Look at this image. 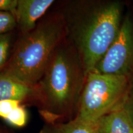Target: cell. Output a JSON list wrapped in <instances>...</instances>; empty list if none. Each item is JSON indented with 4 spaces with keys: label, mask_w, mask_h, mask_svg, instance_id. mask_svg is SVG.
Listing matches in <instances>:
<instances>
[{
    "label": "cell",
    "mask_w": 133,
    "mask_h": 133,
    "mask_svg": "<svg viewBox=\"0 0 133 133\" xmlns=\"http://www.w3.org/2000/svg\"><path fill=\"white\" fill-rule=\"evenodd\" d=\"M124 3L118 0L70 1L60 11L66 37L80 56L86 74L94 70L120 28Z\"/></svg>",
    "instance_id": "cell-1"
},
{
    "label": "cell",
    "mask_w": 133,
    "mask_h": 133,
    "mask_svg": "<svg viewBox=\"0 0 133 133\" xmlns=\"http://www.w3.org/2000/svg\"><path fill=\"white\" fill-rule=\"evenodd\" d=\"M86 75L77 50L66 36L51 55L34 94L55 119L77 114Z\"/></svg>",
    "instance_id": "cell-2"
},
{
    "label": "cell",
    "mask_w": 133,
    "mask_h": 133,
    "mask_svg": "<svg viewBox=\"0 0 133 133\" xmlns=\"http://www.w3.org/2000/svg\"><path fill=\"white\" fill-rule=\"evenodd\" d=\"M66 36L62 14H51L24 34L0 73L35 87L44 74L51 55Z\"/></svg>",
    "instance_id": "cell-3"
},
{
    "label": "cell",
    "mask_w": 133,
    "mask_h": 133,
    "mask_svg": "<svg viewBox=\"0 0 133 133\" xmlns=\"http://www.w3.org/2000/svg\"><path fill=\"white\" fill-rule=\"evenodd\" d=\"M129 79L92 71L86 75L76 117L96 123L121 104Z\"/></svg>",
    "instance_id": "cell-4"
},
{
    "label": "cell",
    "mask_w": 133,
    "mask_h": 133,
    "mask_svg": "<svg viewBox=\"0 0 133 133\" xmlns=\"http://www.w3.org/2000/svg\"><path fill=\"white\" fill-rule=\"evenodd\" d=\"M93 71L128 79L133 75V12L124 14L115 38Z\"/></svg>",
    "instance_id": "cell-5"
},
{
    "label": "cell",
    "mask_w": 133,
    "mask_h": 133,
    "mask_svg": "<svg viewBox=\"0 0 133 133\" xmlns=\"http://www.w3.org/2000/svg\"><path fill=\"white\" fill-rule=\"evenodd\" d=\"M54 3L53 0H17L14 16L22 31L25 34L33 30Z\"/></svg>",
    "instance_id": "cell-6"
},
{
    "label": "cell",
    "mask_w": 133,
    "mask_h": 133,
    "mask_svg": "<svg viewBox=\"0 0 133 133\" xmlns=\"http://www.w3.org/2000/svg\"><path fill=\"white\" fill-rule=\"evenodd\" d=\"M96 124L97 133H133L132 121L121 105L101 117Z\"/></svg>",
    "instance_id": "cell-7"
},
{
    "label": "cell",
    "mask_w": 133,
    "mask_h": 133,
    "mask_svg": "<svg viewBox=\"0 0 133 133\" xmlns=\"http://www.w3.org/2000/svg\"><path fill=\"white\" fill-rule=\"evenodd\" d=\"M33 94L34 87L0 73V101L15 100L21 102Z\"/></svg>",
    "instance_id": "cell-8"
},
{
    "label": "cell",
    "mask_w": 133,
    "mask_h": 133,
    "mask_svg": "<svg viewBox=\"0 0 133 133\" xmlns=\"http://www.w3.org/2000/svg\"><path fill=\"white\" fill-rule=\"evenodd\" d=\"M51 133H97V124L75 116L69 122L55 126Z\"/></svg>",
    "instance_id": "cell-9"
},
{
    "label": "cell",
    "mask_w": 133,
    "mask_h": 133,
    "mask_svg": "<svg viewBox=\"0 0 133 133\" xmlns=\"http://www.w3.org/2000/svg\"><path fill=\"white\" fill-rule=\"evenodd\" d=\"M11 36L9 33L0 35V71L3 70L8 61Z\"/></svg>",
    "instance_id": "cell-10"
},
{
    "label": "cell",
    "mask_w": 133,
    "mask_h": 133,
    "mask_svg": "<svg viewBox=\"0 0 133 133\" xmlns=\"http://www.w3.org/2000/svg\"><path fill=\"white\" fill-rule=\"evenodd\" d=\"M17 24L14 14L9 11H0V35L8 33Z\"/></svg>",
    "instance_id": "cell-11"
},
{
    "label": "cell",
    "mask_w": 133,
    "mask_h": 133,
    "mask_svg": "<svg viewBox=\"0 0 133 133\" xmlns=\"http://www.w3.org/2000/svg\"><path fill=\"white\" fill-rule=\"evenodd\" d=\"M26 118L27 115L25 110L22 106L19 105L10 113L5 119L12 125L22 127L25 124Z\"/></svg>",
    "instance_id": "cell-12"
},
{
    "label": "cell",
    "mask_w": 133,
    "mask_h": 133,
    "mask_svg": "<svg viewBox=\"0 0 133 133\" xmlns=\"http://www.w3.org/2000/svg\"><path fill=\"white\" fill-rule=\"evenodd\" d=\"M120 105L128 113L133 124V75L129 79L128 86Z\"/></svg>",
    "instance_id": "cell-13"
},
{
    "label": "cell",
    "mask_w": 133,
    "mask_h": 133,
    "mask_svg": "<svg viewBox=\"0 0 133 133\" xmlns=\"http://www.w3.org/2000/svg\"><path fill=\"white\" fill-rule=\"evenodd\" d=\"M21 102L15 100L0 101V116L6 119L10 113L19 107Z\"/></svg>",
    "instance_id": "cell-14"
},
{
    "label": "cell",
    "mask_w": 133,
    "mask_h": 133,
    "mask_svg": "<svg viewBox=\"0 0 133 133\" xmlns=\"http://www.w3.org/2000/svg\"><path fill=\"white\" fill-rule=\"evenodd\" d=\"M17 0H0V11H9L14 14Z\"/></svg>",
    "instance_id": "cell-15"
}]
</instances>
